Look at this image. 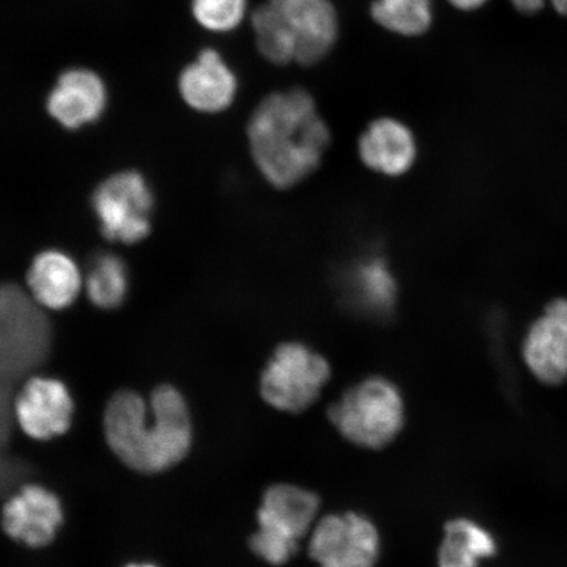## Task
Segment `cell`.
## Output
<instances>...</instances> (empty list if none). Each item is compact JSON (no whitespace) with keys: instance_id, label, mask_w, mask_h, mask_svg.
<instances>
[{"instance_id":"cell-18","label":"cell","mask_w":567,"mask_h":567,"mask_svg":"<svg viewBox=\"0 0 567 567\" xmlns=\"http://www.w3.org/2000/svg\"><path fill=\"white\" fill-rule=\"evenodd\" d=\"M250 20L255 45L267 62L276 66H287L296 62L295 35L286 20L268 0L251 12Z\"/></svg>"},{"instance_id":"cell-5","label":"cell","mask_w":567,"mask_h":567,"mask_svg":"<svg viewBox=\"0 0 567 567\" xmlns=\"http://www.w3.org/2000/svg\"><path fill=\"white\" fill-rule=\"evenodd\" d=\"M328 358L300 340H286L269 354L259 378L261 399L281 413L313 406L331 380Z\"/></svg>"},{"instance_id":"cell-16","label":"cell","mask_w":567,"mask_h":567,"mask_svg":"<svg viewBox=\"0 0 567 567\" xmlns=\"http://www.w3.org/2000/svg\"><path fill=\"white\" fill-rule=\"evenodd\" d=\"M32 299L51 310H63L78 299L82 274L76 261L60 250H47L32 261L27 275Z\"/></svg>"},{"instance_id":"cell-19","label":"cell","mask_w":567,"mask_h":567,"mask_svg":"<svg viewBox=\"0 0 567 567\" xmlns=\"http://www.w3.org/2000/svg\"><path fill=\"white\" fill-rule=\"evenodd\" d=\"M374 23L402 38H421L434 23L432 0H373L370 9Z\"/></svg>"},{"instance_id":"cell-24","label":"cell","mask_w":567,"mask_h":567,"mask_svg":"<svg viewBox=\"0 0 567 567\" xmlns=\"http://www.w3.org/2000/svg\"><path fill=\"white\" fill-rule=\"evenodd\" d=\"M553 9L563 16H567V0H549Z\"/></svg>"},{"instance_id":"cell-17","label":"cell","mask_w":567,"mask_h":567,"mask_svg":"<svg viewBox=\"0 0 567 567\" xmlns=\"http://www.w3.org/2000/svg\"><path fill=\"white\" fill-rule=\"evenodd\" d=\"M443 532L437 550L439 567H478L482 559L494 557L498 550L491 532L467 517L446 522Z\"/></svg>"},{"instance_id":"cell-21","label":"cell","mask_w":567,"mask_h":567,"mask_svg":"<svg viewBox=\"0 0 567 567\" xmlns=\"http://www.w3.org/2000/svg\"><path fill=\"white\" fill-rule=\"evenodd\" d=\"M189 11L202 30L226 34L237 31L244 24L248 0H190Z\"/></svg>"},{"instance_id":"cell-3","label":"cell","mask_w":567,"mask_h":567,"mask_svg":"<svg viewBox=\"0 0 567 567\" xmlns=\"http://www.w3.org/2000/svg\"><path fill=\"white\" fill-rule=\"evenodd\" d=\"M338 434L364 450H382L400 436L406 421L399 386L382 375H370L346 389L328 409Z\"/></svg>"},{"instance_id":"cell-12","label":"cell","mask_w":567,"mask_h":567,"mask_svg":"<svg viewBox=\"0 0 567 567\" xmlns=\"http://www.w3.org/2000/svg\"><path fill=\"white\" fill-rule=\"evenodd\" d=\"M73 414V396L62 381L53 378L31 379L17 396V421L34 441L47 442L66 434Z\"/></svg>"},{"instance_id":"cell-15","label":"cell","mask_w":567,"mask_h":567,"mask_svg":"<svg viewBox=\"0 0 567 567\" xmlns=\"http://www.w3.org/2000/svg\"><path fill=\"white\" fill-rule=\"evenodd\" d=\"M523 358L544 385L567 381V301L556 300L530 326L523 344Z\"/></svg>"},{"instance_id":"cell-13","label":"cell","mask_w":567,"mask_h":567,"mask_svg":"<svg viewBox=\"0 0 567 567\" xmlns=\"http://www.w3.org/2000/svg\"><path fill=\"white\" fill-rule=\"evenodd\" d=\"M292 31L296 63L315 66L328 56L339 38V18L331 0H268Z\"/></svg>"},{"instance_id":"cell-9","label":"cell","mask_w":567,"mask_h":567,"mask_svg":"<svg viewBox=\"0 0 567 567\" xmlns=\"http://www.w3.org/2000/svg\"><path fill=\"white\" fill-rule=\"evenodd\" d=\"M340 296L352 313L388 321L395 315L400 286L389 261L380 254H368L353 260L340 274Z\"/></svg>"},{"instance_id":"cell-6","label":"cell","mask_w":567,"mask_h":567,"mask_svg":"<svg viewBox=\"0 0 567 567\" xmlns=\"http://www.w3.org/2000/svg\"><path fill=\"white\" fill-rule=\"evenodd\" d=\"M92 209L105 238L137 244L152 230L153 190L141 174L118 173L95 189Z\"/></svg>"},{"instance_id":"cell-4","label":"cell","mask_w":567,"mask_h":567,"mask_svg":"<svg viewBox=\"0 0 567 567\" xmlns=\"http://www.w3.org/2000/svg\"><path fill=\"white\" fill-rule=\"evenodd\" d=\"M321 499L302 486L275 484L266 488L257 513L258 529L250 537L255 556L271 566L290 561L319 519Z\"/></svg>"},{"instance_id":"cell-25","label":"cell","mask_w":567,"mask_h":567,"mask_svg":"<svg viewBox=\"0 0 567 567\" xmlns=\"http://www.w3.org/2000/svg\"><path fill=\"white\" fill-rule=\"evenodd\" d=\"M125 567H159L157 565H153V564H130V565H126Z\"/></svg>"},{"instance_id":"cell-20","label":"cell","mask_w":567,"mask_h":567,"mask_svg":"<svg viewBox=\"0 0 567 567\" xmlns=\"http://www.w3.org/2000/svg\"><path fill=\"white\" fill-rule=\"evenodd\" d=\"M130 289V272L116 254L102 252L92 259L86 276V292L95 307L110 310L122 305Z\"/></svg>"},{"instance_id":"cell-2","label":"cell","mask_w":567,"mask_h":567,"mask_svg":"<svg viewBox=\"0 0 567 567\" xmlns=\"http://www.w3.org/2000/svg\"><path fill=\"white\" fill-rule=\"evenodd\" d=\"M104 434L122 463L140 473H161L179 464L193 445L186 400L172 385L155 388L147 401L122 390L106 403Z\"/></svg>"},{"instance_id":"cell-8","label":"cell","mask_w":567,"mask_h":567,"mask_svg":"<svg viewBox=\"0 0 567 567\" xmlns=\"http://www.w3.org/2000/svg\"><path fill=\"white\" fill-rule=\"evenodd\" d=\"M357 154L368 172L385 179H401L415 168L421 146L416 134L403 120L379 116L360 132Z\"/></svg>"},{"instance_id":"cell-10","label":"cell","mask_w":567,"mask_h":567,"mask_svg":"<svg viewBox=\"0 0 567 567\" xmlns=\"http://www.w3.org/2000/svg\"><path fill=\"white\" fill-rule=\"evenodd\" d=\"M45 104L49 116L65 130H82L104 115L109 105V87L97 71L70 68L56 78Z\"/></svg>"},{"instance_id":"cell-1","label":"cell","mask_w":567,"mask_h":567,"mask_svg":"<svg viewBox=\"0 0 567 567\" xmlns=\"http://www.w3.org/2000/svg\"><path fill=\"white\" fill-rule=\"evenodd\" d=\"M248 152L261 179L289 190L313 177L332 145V132L308 90L269 92L246 125Z\"/></svg>"},{"instance_id":"cell-7","label":"cell","mask_w":567,"mask_h":567,"mask_svg":"<svg viewBox=\"0 0 567 567\" xmlns=\"http://www.w3.org/2000/svg\"><path fill=\"white\" fill-rule=\"evenodd\" d=\"M309 556L319 567H375L381 556L379 528L364 514L332 513L311 529Z\"/></svg>"},{"instance_id":"cell-11","label":"cell","mask_w":567,"mask_h":567,"mask_svg":"<svg viewBox=\"0 0 567 567\" xmlns=\"http://www.w3.org/2000/svg\"><path fill=\"white\" fill-rule=\"evenodd\" d=\"M177 90L189 109L205 115L228 111L238 96L236 71L215 48H204L196 59L184 66Z\"/></svg>"},{"instance_id":"cell-23","label":"cell","mask_w":567,"mask_h":567,"mask_svg":"<svg viewBox=\"0 0 567 567\" xmlns=\"http://www.w3.org/2000/svg\"><path fill=\"white\" fill-rule=\"evenodd\" d=\"M446 2L460 11H476L481 9L487 0H446Z\"/></svg>"},{"instance_id":"cell-14","label":"cell","mask_w":567,"mask_h":567,"mask_svg":"<svg viewBox=\"0 0 567 567\" xmlns=\"http://www.w3.org/2000/svg\"><path fill=\"white\" fill-rule=\"evenodd\" d=\"M62 523L63 508L59 496L39 485L20 488L2 509L6 535L30 548L51 544Z\"/></svg>"},{"instance_id":"cell-22","label":"cell","mask_w":567,"mask_h":567,"mask_svg":"<svg viewBox=\"0 0 567 567\" xmlns=\"http://www.w3.org/2000/svg\"><path fill=\"white\" fill-rule=\"evenodd\" d=\"M512 3L517 11L530 16L544 9L545 0H512Z\"/></svg>"}]
</instances>
